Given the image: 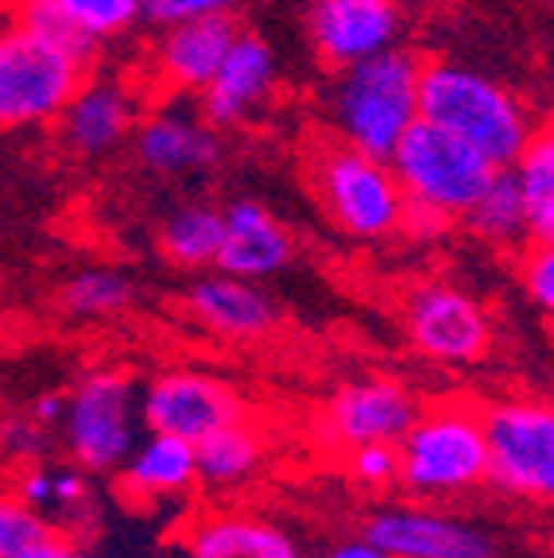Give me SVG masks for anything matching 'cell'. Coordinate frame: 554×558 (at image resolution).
<instances>
[{"label": "cell", "instance_id": "obj_37", "mask_svg": "<svg viewBox=\"0 0 554 558\" xmlns=\"http://www.w3.org/2000/svg\"><path fill=\"white\" fill-rule=\"evenodd\" d=\"M152 558H182V550H179V555H152Z\"/></svg>", "mask_w": 554, "mask_h": 558}, {"label": "cell", "instance_id": "obj_36", "mask_svg": "<svg viewBox=\"0 0 554 558\" xmlns=\"http://www.w3.org/2000/svg\"><path fill=\"white\" fill-rule=\"evenodd\" d=\"M318 558H388L373 539H364V535H353V539H341L334 543L329 550H322Z\"/></svg>", "mask_w": 554, "mask_h": 558}, {"label": "cell", "instance_id": "obj_29", "mask_svg": "<svg viewBox=\"0 0 554 558\" xmlns=\"http://www.w3.org/2000/svg\"><path fill=\"white\" fill-rule=\"evenodd\" d=\"M55 527L16 493H0V558H16L32 543L47 539Z\"/></svg>", "mask_w": 554, "mask_h": 558}, {"label": "cell", "instance_id": "obj_21", "mask_svg": "<svg viewBox=\"0 0 554 558\" xmlns=\"http://www.w3.org/2000/svg\"><path fill=\"white\" fill-rule=\"evenodd\" d=\"M294 260V236L264 202L237 198L221 209V248H217V271L241 279L279 276Z\"/></svg>", "mask_w": 554, "mask_h": 558}, {"label": "cell", "instance_id": "obj_10", "mask_svg": "<svg viewBox=\"0 0 554 558\" xmlns=\"http://www.w3.org/2000/svg\"><path fill=\"white\" fill-rule=\"evenodd\" d=\"M404 330L419 357L434 365L466 368L489 357L493 349V318L485 303L454 283H423L408 295Z\"/></svg>", "mask_w": 554, "mask_h": 558}, {"label": "cell", "instance_id": "obj_1", "mask_svg": "<svg viewBox=\"0 0 554 558\" xmlns=\"http://www.w3.org/2000/svg\"><path fill=\"white\" fill-rule=\"evenodd\" d=\"M423 59L408 47L341 66L326 89V121L338 144L388 159L419 121Z\"/></svg>", "mask_w": 554, "mask_h": 558}, {"label": "cell", "instance_id": "obj_35", "mask_svg": "<svg viewBox=\"0 0 554 558\" xmlns=\"http://www.w3.org/2000/svg\"><path fill=\"white\" fill-rule=\"evenodd\" d=\"M62 411H67V396L62 392H44V396H35L32 408H27V415L39 423V427H59L62 423Z\"/></svg>", "mask_w": 554, "mask_h": 558}, {"label": "cell", "instance_id": "obj_39", "mask_svg": "<svg viewBox=\"0 0 554 558\" xmlns=\"http://www.w3.org/2000/svg\"><path fill=\"white\" fill-rule=\"evenodd\" d=\"M551 505H554V500H551Z\"/></svg>", "mask_w": 554, "mask_h": 558}, {"label": "cell", "instance_id": "obj_20", "mask_svg": "<svg viewBox=\"0 0 554 558\" xmlns=\"http://www.w3.org/2000/svg\"><path fill=\"white\" fill-rule=\"evenodd\" d=\"M117 497L132 508H159L198 493V446L179 435L147 430L113 473Z\"/></svg>", "mask_w": 554, "mask_h": 558}, {"label": "cell", "instance_id": "obj_24", "mask_svg": "<svg viewBox=\"0 0 554 558\" xmlns=\"http://www.w3.org/2000/svg\"><path fill=\"white\" fill-rule=\"evenodd\" d=\"M264 462H268L264 430L252 427L249 418L229 423L198 442V488L209 497H226L261 477Z\"/></svg>", "mask_w": 554, "mask_h": 558}, {"label": "cell", "instance_id": "obj_15", "mask_svg": "<svg viewBox=\"0 0 554 558\" xmlns=\"http://www.w3.org/2000/svg\"><path fill=\"white\" fill-rule=\"evenodd\" d=\"M140 121V89L117 74H86L62 117L55 121L62 144L82 159L113 156L132 140Z\"/></svg>", "mask_w": 554, "mask_h": 558}, {"label": "cell", "instance_id": "obj_34", "mask_svg": "<svg viewBox=\"0 0 554 558\" xmlns=\"http://www.w3.org/2000/svg\"><path fill=\"white\" fill-rule=\"evenodd\" d=\"M16 558H97V555L82 539H74V535L51 532L47 539H39V543H32L27 550H20Z\"/></svg>", "mask_w": 554, "mask_h": 558}, {"label": "cell", "instance_id": "obj_38", "mask_svg": "<svg viewBox=\"0 0 554 558\" xmlns=\"http://www.w3.org/2000/svg\"><path fill=\"white\" fill-rule=\"evenodd\" d=\"M543 4H551V9H554V0H543Z\"/></svg>", "mask_w": 554, "mask_h": 558}, {"label": "cell", "instance_id": "obj_7", "mask_svg": "<svg viewBox=\"0 0 554 558\" xmlns=\"http://www.w3.org/2000/svg\"><path fill=\"white\" fill-rule=\"evenodd\" d=\"M62 442L70 462L82 465L89 477H113L121 462L140 442V388L124 368H89L67 392L62 411Z\"/></svg>", "mask_w": 554, "mask_h": 558}, {"label": "cell", "instance_id": "obj_23", "mask_svg": "<svg viewBox=\"0 0 554 558\" xmlns=\"http://www.w3.org/2000/svg\"><path fill=\"white\" fill-rule=\"evenodd\" d=\"M16 497L32 505L35 512L51 523L55 532L86 539V532L97 523L94 485L82 465H51V462H24L16 477Z\"/></svg>", "mask_w": 554, "mask_h": 558}, {"label": "cell", "instance_id": "obj_12", "mask_svg": "<svg viewBox=\"0 0 554 558\" xmlns=\"http://www.w3.org/2000/svg\"><path fill=\"white\" fill-rule=\"evenodd\" d=\"M408 27L404 0H311L306 39L326 66L341 70L399 47Z\"/></svg>", "mask_w": 554, "mask_h": 558}, {"label": "cell", "instance_id": "obj_8", "mask_svg": "<svg viewBox=\"0 0 554 558\" xmlns=\"http://www.w3.org/2000/svg\"><path fill=\"white\" fill-rule=\"evenodd\" d=\"M489 446V485L508 497L554 500V403L496 400L481 408Z\"/></svg>", "mask_w": 554, "mask_h": 558}, {"label": "cell", "instance_id": "obj_9", "mask_svg": "<svg viewBox=\"0 0 554 558\" xmlns=\"http://www.w3.org/2000/svg\"><path fill=\"white\" fill-rule=\"evenodd\" d=\"M140 418L144 430H164L198 446L214 430L249 418V403L226 376L206 368H159L140 388Z\"/></svg>", "mask_w": 554, "mask_h": 558}, {"label": "cell", "instance_id": "obj_32", "mask_svg": "<svg viewBox=\"0 0 554 558\" xmlns=\"http://www.w3.org/2000/svg\"><path fill=\"white\" fill-rule=\"evenodd\" d=\"M520 279L531 303L554 323V244H535V248L523 256Z\"/></svg>", "mask_w": 554, "mask_h": 558}, {"label": "cell", "instance_id": "obj_31", "mask_svg": "<svg viewBox=\"0 0 554 558\" xmlns=\"http://www.w3.org/2000/svg\"><path fill=\"white\" fill-rule=\"evenodd\" d=\"M244 0H144V24L167 27L182 20H206V16H237Z\"/></svg>", "mask_w": 554, "mask_h": 558}, {"label": "cell", "instance_id": "obj_25", "mask_svg": "<svg viewBox=\"0 0 554 558\" xmlns=\"http://www.w3.org/2000/svg\"><path fill=\"white\" fill-rule=\"evenodd\" d=\"M528 209V241L554 244V124L531 129L528 144L508 167Z\"/></svg>", "mask_w": 554, "mask_h": 558}, {"label": "cell", "instance_id": "obj_2", "mask_svg": "<svg viewBox=\"0 0 554 558\" xmlns=\"http://www.w3.org/2000/svg\"><path fill=\"white\" fill-rule=\"evenodd\" d=\"M419 117L466 140L469 148L481 151L493 167H511V159L520 156L535 129L528 105L504 82L454 59L423 62Z\"/></svg>", "mask_w": 554, "mask_h": 558}, {"label": "cell", "instance_id": "obj_11", "mask_svg": "<svg viewBox=\"0 0 554 558\" xmlns=\"http://www.w3.org/2000/svg\"><path fill=\"white\" fill-rule=\"evenodd\" d=\"M423 403L408 384L392 376H364L341 384L318 411V438L329 450L349 453L369 442H399Z\"/></svg>", "mask_w": 554, "mask_h": 558}, {"label": "cell", "instance_id": "obj_4", "mask_svg": "<svg viewBox=\"0 0 554 558\" xmlns=\"http://www.w3.org/2000/svg\"><path fill=\"white\" fill-rule=\"evenodd\" d=\"M399 485L411 497L438 500L461 497L469 488L489 485V446L481 408L466 400H442L423 408L396 442Z\"/></svg>", "mask_w": 554, "mask_h": 558}, {"label": "cell", "instance_id": "obj_22", "mask_svg": "<svg viewBox=\"0 0 554 558\" xmlns=\"http://www.w3.org/2000/svg\"><path fill=\"white\" fill-rule=\"evenodd\" d=\"M12 12L86 59L144 24V0H16Z\"/></svg>", "mask_w": 554, "mask_h": 558}, {"label": "cell", "instance_id": "obj_27", "mask_svg": "<svg viewBox=\"0 0 554 558\" xmlns=\"http://www.w3.org/2000/svg\"><path fill=\"white\" fill-rule=\"evenodd\" d=\"M136 299V283L117 268H82L74 276H67V283L59 288V306L62 314L79 318V323H105L113 314H124Z\"/></svg>", "mask_w": 554, "mask_h": 558}, {"label": "cell", "instance_id": "obj_14", "mask_svg": "<svg viewBox=\"0 0 554 558\" xmlns=\"http://www.w3.org/2000/svg\"><path fill=\"white\" fill-rule=\"evenodd\" d=\"M361 535L388 558H496L485 527L434 508H376Z\"/></svg>", "mask_w": 554, "mask_h": 558}, {"label": "cell", "instance_id": "obj_19", "mask_svg": "<svg viewBox=\"0 0 554 558\" xmlns=\"http://www.w3.org/2000/svg\"><path fill=\"white\" fill-rule=\"evenodd\" d=\"M237 32L241 27L233 16L182 20V24L159 27V39L152 47V66H147L156 86L171 97L202 94L233 47Z\"/></svg>", "mask_w": 554, "mask_h": 558}, {"label": "cell", "instance_id": "obj_17", "mask_svg": "<svg viewBox=\"0 0 554 558\" xmlns=\"http://www.w3.org/2000/svg\"><path fill=\"white\" fill-rule=\"evenodd\" d=\"M182 558H306L284 523L252 508L209 505L179 527Z\"/></svg>", "mask_w": 554, "mask_h": 558}, {"label": "cell", "instance_id": "obj_13", "mask_svg": "<svg viewBox=\"0 0 554 558\" xmlns=\"http://www.w3.org/2000/svg\"><path fill=\"white\" fill-rule=\"evenodd\" d=\"M129 144L136 163L156 179H202L221 163L217 129L179 97L140 113Z\"/></svg>", "mask_w": 554, "mask_h": 558}, {"label": "cell", "instance_id": "obj_28", "mask_svg": "<svg viewBox=\"0 0 554 558\" xmlns=\"http://www.w3.org/2000/svg\"><path fill=\"white\" fill-rule=\"evenodd\" d=\"M466 226L493 248H511V244L528 241V209H523L520 186L516 174L508 167L493 174V183L485 186V194L469 206Z\"/></svg>", "mask_w": 554, "mask_h": 558}, {"label": "cell", "instance_id": "obj_3", "mask_svg": "<svg viewBox=\"0 0 554 558\" xmlns=\"http://www.w3.org/2000/svg\"><path fill=\"white\" fill-rule=\"evenodd\" d=\"M89 59L12 12L0 20V132L47 129L89 74Z\"/></svg>", "mask_w": 554, "mask_h": 558}, {"label": "cell", "instance_id": "obj_16", "mask_svg": "<svg viewBox=\"0 0 554 558\" xmlns=\"http://www.w3.org/2000/svg\"><path fill=\"white\" fill-rule=\"evenodd\" d=\"M276 86H279V59L272 51V44L256 32H237L233 47L221 59L217 74L198 94L202 97L198 109L217 132L241 129V124H249L272 101Z\"/></svg>", "mask_w": 554, "mask_h": 558}, {"label": "cell", "instance_id": "obj_18", "mask_svg": "<svg viewBox=\"0 0 554 558\" xmlns=\"http://www.w3.org/2000/svg\"><path fill=\"white\" fill-rule=\"evenodd\" d=\"M182 306H186L194 326H202V330L226 341H261L284 318L279 303L256 279L229 276V271L217 268L202 271L194 279L186 295H182Z\"/></svg>", "mask_w": 554, "mask_h": 558}, {"label": "cell", "instance_id": "obj_33", "mask_svg": "<svg viewBox=\"0 0 554 558\" xmlns=\"http://www.w3.org/2000/svg\"><path fill=\"white\" fill-rule=\"evenodd\" d=\"M0 450L24 462H39L47 458V427H39L32 415H9L0 423Z\"/></svg>", "mask_w": 554, "mask_h": 558}, {"label": "cell", "instance_id": "obj_5", "mask_svg": "<svg viewBox=\"0 0 554 558\" xmlns=\"http://www.w3.org/2000/svg\"><path fill=\"white\" fill-rule=\"evenodd\" d=\"M311 186L329 226L353 241L396 236L408 218V194L388 159L349 144H326L311 159Z\"/></svg>", "mask_w": 554, "mask_h": 558}, {"label": "cell", "instance_id": "obj_6", "mask_svg": "<svg viewBox=\"0 0 554 558\" xmlns=\"http://www.w3.org/2000/svg\"><path fill=\"white\" fill-rule=\"evenodd\" d=\"M388 163L404 194H408V206L438 214L446 221L466 218L469 206L485 194L493 174L501 171L477 148H469L466 140L450 136L446 129L423 121V117L396 144Z\"/></svg>", "mask_w": 554, "mask_h": 558}, {"label": "cell", "instance_id": "obj_30", "mask_svg": "<svg viewBox=\"0 0 554 558\" xmlns=\"http://www.w3.org/2000/svg\"><path fill=\"white\" fill-rule=\"evenodd\" d=\"M346 470L357 485L364 488H388L399 485V450L396 442H369L346 453Z\"/></svg>", "mask_w": 554, "mask_h": 558}, {"label": "cell", "instance_id": "obj_26", "mask_svg": "<svg viewBox=\"0 0 554 558\" xmlns=\"http://www.w3.org/2000/svg\"><path fill=\"white\" fill-rule=\"evenodd\" d=\"M221 248V206L186 202L171 209L159 226V253L182 271H209Z\"/></svg>", "mask_w": 554, "mask_h": 558}]
</instances>
